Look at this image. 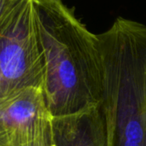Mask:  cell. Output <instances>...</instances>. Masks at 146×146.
<instances>
[{
	"label": "cell",
	"instance_id": "1",
	"mask_svg": "<svg viewBox=\"0 0 146 146\" xmlns=\"http://www.w3.org/2000/svg\"><path fill=\"white\" fill-rule=\"evenodd\" d=\"M45 59L43 91L53 117L101 104L105 68L97 35L62 0H34Z\"/></svg>",
	"mask_w": 146,
	"mask_h": 146
},
{
	"label": "cell",
	"instance_id": "3",
	"mask_svg": "<svg viewBox=\"0 0 146 146\" xmlns=\"http://www.w3.org/2000/svg\"><path fill=\"white\" fill-rule=\"evenodd\" d=\"M45 59L34 0H11L0 19V99L43 89Z\"/></svg>",
	"mask_w": 146,
	"mask_h": 146
},
{
	"label": "cell",
	"instance_id": "2",
	"mask_svg": "<svg viewBox=\"0 0 146 146\" xmlns=\"http://www.w3.org/2000/svg\"><path fill=\"white\" fill-rule=\"evenodd\" d=\"M97 37L108 146H146V25L119 17Z\"/></svg>",
	"mask_w": 146,
	"mask_h": 146
},
{
	"label": "cell",
	"instance_id": "5",
	"mask_svg": "<svg viewBox=\"0 0 146 146\" xmlns=\"http://www.w3.org/2000/svg\"><path fill=\"white\" fill-rule=\"evenodd\" d=\"M52 130L56 146H108L101 104L53 117Z\"/></svg>",
	"mask_w": 146,
	"mask_h": 146
},
{
	"label": "cell",
	"instance_id": "6",
	"mask_svg": "<svg viewBox=\"0 0 146 146\" xmlns=\"http://www.w3.org/2000/svg\"><path fill=\"white\" fill-rule=\"evenodd\" d=\"M1 146H56V143L53 139L52 130L51 132L37 139L23 141V142H18V143H14L1 145Z\"/></svg>",
	"mask_w": 146,
	"mask_h": 146
},
{
	"label": "cell",
	"instance_id": "4",
	"mask_svg": "<svg viewBox=\"0 0 146 146\" xmlns=\"http://www.w3.org/2000/svg\"><path fill=\"white\" fill-rule=\"evenodd\" d=\"M52 119L43 89L30 87L0 99V146L46 135Z\"/></svg>",
	"mask_w": 146,
	"mask_h": 146
},
{
	"label": "cell",
	"instance_id": "7",
	"mask_svg": "<svg viewBox=\"0 0 146 146\" xmlns=\"http://www.w3.org/2000/svg\"><path fill=\"white\" fill-rule=\"evenodd\" d=\"M11 1V0H0V19H1V17L5 10V8L7 7V5H9V3Z\"/></svg>",
	"mask_w": 146,
	"mask_h": 146
}]
</instances>
